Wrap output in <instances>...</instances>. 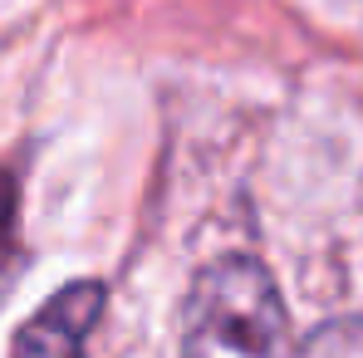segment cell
Returning <instances> with one entry per match:
<instances>
[{
    "mask_svg": "<svg viewBox=\"0 0 363 358\" xmlns=\"http://www.w3.org/2000/svg\"><path fill=\"white\" fill-rule=\"evenodd\" d=\"M15 221H20V196H15V177H0V275L15 255Z\"/></svg>",
    "mask_w": 363,
    "mask_h": 358,
    "instance_id": "4",
    "label": "cell"
},
{
    "mask_svg": "<svg viewBox=\"0 0 363 358\" xmlns=\"http://www.w3.org/2000/svg\"><path fill=\"white\" fill-rule=\"evenodd\" d=\"M295 358H363V324L359 319H334L304 339Z\"/></svg>",
    "mask_w": 363,
    "mask_h": 358,
    "instance_id": "3",
    "label": "cell"
},
{
    "mask_svg": "<svg viewBox=\"0 0 363 358\" xmlns=\"http://www.w3.org/2000/svg\"><path fill=\"white\" fill-rule=\"evenodd\" d=\"M182 358H295L285 299L260 260L221 255L191 280Z\"/></svg>",
    "mask_w": 363,
    "mask_h": 358,
    "instance_id": "1",
    "label": "cell"
},
{
    "mask_svg": "<svg viewBox=\"0 0 363 358\" xmlns=\"http://www.w3.org/2000/svg\"><path fill=\"white\" fill-rule=\"evenodd\" d=\"M104 314V285L74 280L55 299H45L15 334V358H84V339Z\"/></svg>",
    "mask_w": 363,
    "mask_h": 358,
    "instance_id": "2",
    "label": "cell"
}]
</instances>
